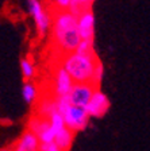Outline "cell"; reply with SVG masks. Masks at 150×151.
<instances>
[{
	"label": "cell",
	"instance_id": "6da1fadb",
	"mask_svg": "<svg viewBox=\"0 0 150 151\" xmlns=\"http://www.w3.org/2000/svg\"><path fill=\"white\" fill-rule=\"evenodd\" d=\"M78 16L70 11H62L56 16L53 23V37L59 49L70 54L77 50L81 43V35L78 31Z\"/></svg>",
	"mask_w": 150,
	"mask_h": 151
},
{
	"label": "cell",
	"instance_id": "7a4b0ae2",
	"mask_svg": "<svg viewBox=\"0 0 150 151\" xmlns=\"http://www.w3.org/2000/svg\"><path fill=\"white\" fill-rule=\"evenodd\" d=\"M97 58L95 54L70 53L65 57L62 66L76 82H91Z\"/></svg>",
	"mask_w": 150,
	"mask_h": 151
},
{
	"label": "cell",
	"instance_id": "3957f363",
	"mask_svg": "<svg viewBox=\"0 0 150 151\" xmlns=\"http://www.w3.org/2000/svg\"><path fill=\"white\" fill-rule=\"evenodd\" d=\"M62 116L65 119L66 127L69 129H72L73 132L84 131L88 127V123H89V119H91L87 108L76 107V105H70L65 111V113Z\"/></svg>",
	"mask_w": 150,
	"mask_h": 151
},
{
	"label": "cell",
	"instance_id": "277c9868",
	"mask_svg": "<svg viewBox=\"0 0 150 151\" xmlns=\"http://www.w3.org/2000/svg\"><path fill=\"white\" fill-rule=\"evenodd\" d=\"M97 86L92 82H76L73 89L69 93V100L72 105L76 107H87L91 101L93 93L96 92Z\"/></svg>",
	"mask_w": 150,
	"mask_h": 151
},
{
	"label": "cell",
	"instance_id": "5b68a950",
	"mask_svg": "<svg viewBox=\"0 0 150 151\" xmlns=\"http://www.w3.org/2000/svg\"><path fill=\"white\" fill-rule=\"evenodd\" d=\"M27 7H28V12L31 14L33 19H34L38 34L41 37H43L50 28L49 15L46 14L43 6H42V3L39 0H27Z\"/></svg>",
	"mask_w": 150,
	"mask_h": 151
},
{
	"label": "cell",
	"instance_id": "8992f818",
	"mask_svg": "<svg viewBox=\"0 0 150 151\" xmlns=\"http://www.w3.org/2000/svg\"><path fill=\"white\" fill-rule=\"evenodd\" d=\"M109 107H111V103H109V99L107 97V94L103 93L100 89H96L91 101L88 103V105L85 108H87L91 117L100 119V117H103L108 112Z\"/></svg>",
	"mask_w": 150,
	"mask_h": 151
},
{
	"label": "cell",
	"instance_id": "52a82bcc",
	"mask_svg": "<svg viewBox=\"0 0 150 151\" xmlns=\"http://www.w3.org/2000/svg\"><path fill=\"white\" fill-rule=\"evenodd\" d=\"M77 26L83 41H95V15L91 9L78 15Z\"/></svg>",
	"mask_w": 150,
	"mask_h": 151
},
{
	"label": "cell",
	"instance_id": "ba28073f",
	"mask_svg": "<svg viewBox=\"0 0 150 151\" xmlns=\"http://www.w3.org/2000/svg\"><path fill=\"white\" fill-rule=\"evenodd\" d=\"M76 81L72 78V76L66 72L64 66L58 68L56 73V94L57 97H62V96H69L70 91L73 89Z\"/></svg>",
	"mask_w": 150,
	"mask_h": 151
},
{
	"label": "cell",
	"instance_id": "9c48e42d",
	"mask_svg": "<svg viewBox=\"0 0 150 151\" xmlns=\"http://www.w3.org/2000/svg\"><path fill=\"white\" fill-rule=\"evenodd\" d=\"M19 142L23 146L25 151H39V148H41V140H39L38 135L30 129L23 134Z\"/></svg>",
	"mask_w": 150,
	"mask_h": 151
},
{
	"label": "cell",
	"instance_id": "30bf717a",
	"mask_svg": "<svg viewBox=\"0 0 150 151\" xmlns=\"http://www.w3.org/2000/svg\"><path fill=\"white\" fill-rule=\"evenodd\" d=\"M75 134L76 132H73L72 129H69L68 127H66V128H64L61 132L57 134L56 140L54 142H56L57 146H58L62 151H69L70 150V147H72V145H73Z\"/></svg>",
	"mask_w": 150,
	"mask_h": 151
},
{
	"label": "cell",
	"instance_id": "8fae6325",
	"mask_svg": "<svg viewBox=\"0 0 150 151\" xmlns=\"http://www.w3.org/2000/svg\"><path fill=\"white\" fill-rule=\"evenodd\" d=\"M51 127V123H50V119L47 117H42V116H35L33 119H30L28 122V129L33 131L34 134H37L38 136L42 135L45 131Z\"/></svg>",
	"mask_w": 150,
	"mask_h": 151
},
{
	"label": "cell",
	"instance_id": "7c38bea8",
	"mask_svg": "<svg viewBox=\"0 0 150 151\" xmlns=\"http://www.w3.org/2000/svg\"><path fill=\"white\" fill-rule=\"evenodd\" d=\"M56 112H58V109H57V100H50V99H46V100L41 101L39 108H38V113H39V116L50 119V117L53 116Z\"/></svg>",
	"mask_w": 150,
	"mask_h": 151
},
{
	"label": "cell",
	"instance_id": "4fadbf2b",
	"mask_svg": "<svg viewBox=\"0 0 150 151\" xmlns=\"http://www.w3.org/2000/svg\"><path fill=\"white\" fill-rule=\"evenodd\" d=\"M37 94H38V91H37V86L33 84L31 81H26L23 84V88H22V96L25 99V101L27 104H33L37 99Z\"/></svg>",
	"mask_w": 150,
	"mask_h": 151
},
{
	"label": "cell",
	"instance_id": "5bb4252c",
	"mask_svg": "<svg viewBox=\"0 0 150 151\" xmlns=\"http://www.w3.org/2000/svg\"><path fill=\"white\" fill-rule=\"evenodd\" d=\"M20 70H22V76L26 81H30L35 74L34 65H33V63L30 62V60H27V58L20 60Z\"/></svg>",
	"mask_w": 150,
	"mask_h": 151
},
{
	"label": "cell",
	"instance_id": "9a60e30c",
	"mask_svg": "<svg viewBox=\"0 0 150 151\" xmlns=\"http://www.w3.org/2000/svg\"><path fill=\"white\" fill-rule=\"evenodd\" d=\"M50 123H51V127H53V129L56 131V134H58V132H61L64 128H66L65 119H64V116L59 112H56L53 116L50 117Z\"/></svg>",
	"mask_w": 150,
	"mask_h": 151
},
{
	"label": "cell",
	"instance_id": "2e32d148",
	"mask_svg": "<svg viewBox=\"0 0 150 151\" xmlns=\"http://www.w3.org/2000/svg\"><path fill=\"white\" fill-rule=\"evenodd\" d=\"M87 9H89V3H88V0H72V4H70L69 11L78 16L81 12L87 11Z\"/></svg>",
	"mask_w": 150,
	"mask_h": 151
},
{
	"label": "cell",
	"instance_id": "e0dca14e",
	"mask_svg": "<svg viewBox=\"0 0 150 151\" xmlns=\"http://www.w3.org/2000/svg\"><path fill=\"white\" fill-rule=\"evenodd\" d=\"M103 77H104V65L97 60L96 66H95V70H93V76H92V84H95L96 86H99L103 81Z\"/></svg>",
	"mask_w": 150,
	"mask_h": 151
},
{
	"label": "cell",
	"instance_id": "ac0fdd59",
	"mask_svg": "<svg viewBox=\"0 0 150 151\" xmlns=\"http://www.w3.org/2000/svg\"><path fill=\"white\" fill-rule=\"evenodd\" d=\"M76 53H80V54H95V51H93V41H81V43L78 45Z\"/></svg>",
	"mask_w": 150,
	"mask_h": 151
},
{
	"label": "cell",
	"instance_id": "d6986e66",
	"mask_svg": "<svg viewBox=\"0 0 150 151\" xmlns=\"http://www.w3.org/2000/svg\"><path fill=\"white\" fill-rule=\"evenodd\" d=\"M39 151H62V150L57 146L56 142H53V143H41Z\"/></svg>",
	"mask_w": 150,
	"mask_h": 151
},
{
	"label": "cell",
	"instance_id": "ffe728a7",
	"mask_svg": "<svg viewBox=\"0 0 150 151\" xmlns=\"http://www.w3.org/2000/svg\"><path fill=\"white\" fill-rule=\"evenodd\" d=\"M53 1L59 9H65V11H68L72 4V0H53Z\"/></svg>",
	"mask_w": 150,
	"mask_h": 151
},
{
	"label": "cell",
	"instance_id": "44dd1931",
	"mask_svg": "<svg viewBox=\"0 0 150 151\" xmlns=\"http://www.w3.org/2000/svg\"><path fill=\"white\" fill-rule=\"evenodd\" d=\"M12 151H25V148H23V146L20 145V142H18V145L15 146V148H14Z\"/></svg>",
	"mask_w": 150,
	"mask_h": 151
},
{
	"label": "cell",
	"instance_id": "7402d4cb",
	"mask_svg": "<svg viewBox=\"0 0 150 151\" xmlns=\"http://www.w3.org/2000/svg\"><path fill=\"white\" fill-rule=\"evenodd\" d=\"M88 3H89V6H91V4L95 3V0H88Z\"/></svg>",
	"mask_w": 150,
	"mask_h": 151
},
{
	"label": "cell",
	"instance_id": "603a6c76",
	"mask_svg": "<svg viewBox=\"0 0 150 151\" xmlns=\"http://www.w3.org/2000/svg\"><path fill=\"white\" fill-rule=\"evenodd\" d=\"M0 151H9V150H8V148H1Z\"/></svg>",
	"mask_w": 150,
	"mask_h": 151
}]
</instances>
